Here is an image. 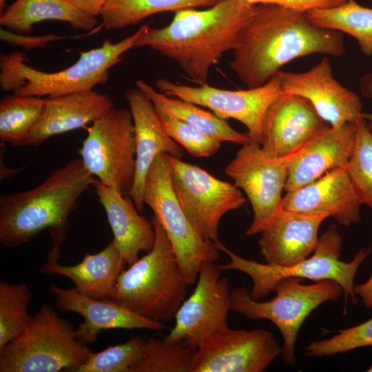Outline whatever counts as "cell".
Wrapping results in <instances>:
<instances>
[{
    "label": "cell",
    "instance_id": "14",
    "mask_svg": "<svg viewBox=\"0 0 372 372\" xmlns=\"http://www.w3.org/2000/svg\"><path fill=\"white\" fill-rule=\"evenodd\" d=\"M223 270L214 262L202 264L196 286L178 309L175 324L163 338L168 342L184 341L194 349L215 332L228 327L231 291Z\"/></svg>",
    "mask_w": 372,
    "mask_h": 372
},
{
    "label": "cell",
    "instance_id": "29",
    "mask_svg": "<svg viewBox=\"0 0 372 372\" xmlns=\"http://www.w3.org/2000/svg\"><path fill=\"white\" fill-rule=\"evenodd\" d=\"M221 0H107L101 17L102 26L116 30L139 23L145 18L165 11L208 8Z\"/></svg>",
    "mask_w": 372,
    "mask_h": 372
},
{
    "label": "cell",
    "instance_id": "42",
    "mask_svg": "<svg viewBox=\"0 0 372 372\" xmlns=\"http://www.w3.org/2000/svg\"><path fill=\"white\" fill-rule=\"evenodd\" d=\"M6 8V0H0V14H1L3 12Z\"/></svg>",
    "mask_w": 372,
    "mask_h": 372
},
{
    "label": "cell",
    "instance_id": "1",
    "mask_svg": "<svg viewBox=\"0 0 372 372\" xmlns=\"http://www.w3.org/2000/svg\"><path fill=\"white\" fill-rule=\"evenodd\" d=\"M229 66L247 88L262 85L296 59L344 53L342 33L314 25L306 12L272 4L255 5Z\"/></svg>",
    "mask_w": 372,
    "mask_h": 372
},
{
    "label": "cell",
    "instance_id": "19",
    "mask_svg": "<svg viewBox=\"0 0 372 372\" xmlns=\"http://www.w3.org/2000/svg\"><path fill=\"white\" fill-rule=\"evenodd\" d=\"M362 205L346 168L338 167L300 188L287 192L280 208L331 216L340 225L349 226L360 220Z\"/></svg>",
    "mask_w": 372,
    "mask_h": 372
},
{
    "label": "cell",
    "instance_id": "16",
    "mask_svg": "<svg viewBox=\"0 0 372 372\" xmlns=\"http://www.w3.org/2000/svg\"><path fill=\"white\" fill-rule=\"evenodd\" d=\"M276 76L282 93L298 95L307 100L330 126L339 127L362 117L360 99L334 78L327 56L307 71L280 70Z\"/></svg>",
    "mask_w": 372,
    "mask_h": 372
},
{
    "label": "cell",
    "instance_id": "17",
    "mask_svg": "<svg viewBox=\"0 0 372 372\" xmlns=\"http://www.w3.org/2000/svg\"><path fill=\"white\" fill-rule=\"evenodd\" d=\"M326 123L307 100L282 93L266 114L261 147L273 157L291 156L326 127Z\"/></svg>",
    "mask_w": 372,
    "mask_h": 372
},
{
    "label": "cell",
    "instance_id": "31",
    "mask_svg": "<svg viewBox=\"0 0 372 372\" xmlns=\"http://www.w3.org/2000/svg\"><path fill=\"white\" fill-rule=\"evenodd\" d=\"M196 350L184 341L148 338L132 372H191Z\"/></svg>",
    "mask_w": 372,
    "mask_h": 372
},
{
    "label": "cell",
    "instance_id": "6",
    "mask_svg": "<svg viewBox=\"0 0 372 372\" xmlns=\"http://www.w3.org/2000/svg\"><path fill=\"white\" fill-rule=\"evenodd\" d=\"M342 241L336 225L333 224L319 237L311 257L287 267L261 264L239 256L220 240L214 244L219 251L225 252L230 258L228 264L219 265L223 271H240L251 278L253 286L249 295L254 300H259L273 292L276 284L286 278H307L315 282L332 280L342 287L345 308L349 297L353 303L357 302L354 278L359 267L369 254L370 249H360L352 260L345 262L340 259Z\"/></svg>",
    "mask_w": 372,
    "mask_h": 372
},
{
    "label": "cell",
    "instance_id": "38",
    "mask_svg": "<svg viewBox=\"0 0 372 372\" xmlns=\"http://www.w3.org/2000/svg\"><path fill=\"white\" fill-rule=\"evenodd\" d=\"M257 4H272L307 12L311 10L338 6L347 0H245Z\"/></svg>",
    "mask_w": 372,
    "mask_h": 372
},
{
    "label": "cell",
    "instance_id": "33",
    "mask_svg": "<svg viewBox=\"0 0 372 372\" xmlns=\"http://www.w3.org/2000/svg\"><path fill=\"white\" fill-rule=\"evenodd\" d=\"M345 168L362 204L372 210V132L362 117L356 121L354 149Z\"/></svg>",
    "mask_w": 372,
    "mask_h": 372
},
{
    "label": "cell",
    "instance_id": "9",
    "mask_svg": "<svg viewBox=\"0 0 372 372\" xmlns=\"http://www.w3.org/2000/svg\"><path fill=\"white\" fill-rule=\"evenodd\" d=\"M143 203L165 230L189 283L196 282L203 263L219 258L215 244L194 229L181 208L172 185V169L167 154H159L145 179Z\"/></svg>",
    "mask_w": 372,
    "mask_h": 372
},
{
    "label": "cell",
    "instance_id": "11",
    "mask_svg": "<svg viewBox=\"0 0 372 372\" xmlns=\"http://www.w3.org/2000/svg\"><path fill=\"white\" fill-rule=\"evenodd\" d=\"M167 156L172 169L173 188L187 219L202 238L217 242L222 217L241 207L245 196L234 184L181 158Z\"/></svg>",
    "mask_w": 372,
    "mask_h": 372
},
{
    "label": "cell",
    "instance_id": "5",
    "mask_svg": "<svg viewBox=\"0 0 372 372\" xmlns=\"http://www.w3.org/2000/svg\"><path fill=\"white\" fill-rule=\"evenodd\" d=\"M141 31L142 26L116 43L106 39L101 46L81 52L74 63L58 72H45L28 65L22 52L1 54L0 87L5 92L42 98L94 90L107 81L110 68L134 48Z\"/></svg>",
    "mask_w": 372,
    "mask_h": 372
},
{
    "label": "cell",
    "instance_id": "10",
    "mask_svg": "<svg viewBox=\"0 0 372 372\" xmlns=\"http://www.w3.org/2000/svg\"><path fill=\"white\" fill-rule=\"evenodd\" d=\"M78 154L93 176L127 195L136 167L135 130L130 110L114 106L92 123Z\"/></svg>",
    "mask_w": 372,
    "mask_h": 372
},
{
    "label": "cell",
    "instance_id": "37",
    "mask_svg": "<svg viewBox=\"0 0 372 372\" xmlns=\"http://www.w3.org/2000/svg\"><path fill=\"white\" fill-rule=\"evenodd\" d=\"M66 38H70V37H63L52 34L32 36L16 33L5 28L0 29V39L2 41L11 46H19L26 50L45 48L50 42Z\"/></svg>",
    "mask_w": 372,
    "mask_h": 372
},
{
    "label": "cell",
    "instance_id": "7",
    "mask_svg": "<svg viewBox=\"0 0 372 372\" xmlns=\"http://www.w3.org/2000/svg\"><path fill=\"white\" fill-rule=\"evenodd\" d=\"M92 353L76 338L72 324L43 303L25 329L0 350V372H74Z\"/></svg>",
    "mask_w": 372,
    "mask_h": 372
},
{
    "label": "cell",
    "instance_id": "8",
    "mask_svg": "<svg viewBox=\"0 0 372 372\" xmlns=\"http://www.w3.org/2000/svg\"><path fill=\"white\" fill-rule=\"evenodd\" d=\"M302 280L296 277L282 279L274 288L276 296L266 302L252 299L244 287L231 291V311L250 320H268L278 327L283 338L282 360L289 366L297 362L295 344L304 320L320 304L343 293L342 287L332 280L312 285H303Z\"/></svg>",
    "mask_w": 372,
    "mask_h": 372
},
{
    "label": "cell",
    "instance_id": "21",
    "mask_svg": "<svg viewBox=\"0 0 372 372\" xmlns=\"http://www.w3.org/2000/svg\"><path fill=\"white\" fill-rule=\"evenodd\" d=\"M48 287L59 309L73 311L83 318V322L75 329V336L85 344L94 342L100 333L107 329L159 331L165 328L163 322L140 316L113 300L92 298L80 293L75 288L64 289L53 283Z\"/></svg>",
    "mask_w": 372,
    "mask_h": 372
},
{
    "label": "cell",
    "instance_id": "27",
    "mask_svg": "<svg viewBox=\"0 0 372 372\" xmlns=\"http://www.w3.org/2000/svg\"><path fill=\"white\" fill-rule=\"evenodd\" d=\"M136 86L149 98L157 110L185 122L221 143L230 142L242 145L250 142L247 133L236 131L226 120L198 105L169 96L143 80L136 81Z\"/></svg>",
    "mask_w": 372,
    "mask_h": 372
},
{
    "label": "cell",
    "instance_id": "26",
    "mask_svg": "<svg viewBox=\"0 0 372 372\" xmlns=\"http://www.w3.org/2000/svg\"><path fill=\"white\" fill-rule=\"evenodd\" d=\"M44 21H60L83 31H93L96 17L84 14L66 0H15L0 16V24L14 32L30 34L33 25Z\"/></svg>",
    "mask_w": 372,
    "mask_h": 372
},
{
    "label": "cell",
    "instance_id": "12",
    "mask_svg": "<svg viewBox=\"0 0 372 372\" xmlns=\"http://www.w3.org/2000/svg\"><path fill=\"white\" fill-rule=\"evenodd\" d=\"M156 85L169 96L207 107L220 118L242 123L247 129L250 143L260 145L266 114L282 94L276 74L262 85L245 90H223L208 83L189 86L165 79H157Z\"/></svg>",
    "mask_w": 372,
    "mask_h": 372
},
{
    "label": "cell",
    "instance_id": "25",
    "mask_svg": "<svg viewBox=\"0 0 372 372\" xmlns=\"http://www.w3.org/2000/svg\"><path fill=\"white\" fill-rule=\"evenodd\" d=\"M113 233L112 240L123 259L129 266L148 253L155 243L156 232L151 221L140 214L134 201L116 189L98 179L93 185Z\"/></svg>",
    "mask_w": 372,
    "mask_h": 372
},
{
    "label": "cell",
    "instance_id": "23",
    "mask_svg": "<svg viewBox=\"0 0 372 372\" xmlns=\"http://www.w3.org/2000/svg\"><path fill=\"white\" fill-rule=\"evenodd\" d=\"M112 107L108 95L94 90L46 97L42 114L24 145L38 146L52 136L83 127Z\"/></svg>",
    "mask_w": 372,
    "mask_h": 372
},
{
    "label": "cell",
    "instance_id": "35",
    "mask_svg": "<svg viewBox=\"0 0 372 372\" xmlns=\"http://www.w3.org/2000/svg\"><path fill=\"white\" fill-rule=\"evenodd\" d=\"M372 347V318L362 324L337 331L333 337L311 342L304 349L309 357L330 356Z\"/></svg>",
    "mask_w": 372,
    "mask_h": 372
},
{
    "label": "cell",
    "instance_id": "24",
    "mask_svg": "<svg viewBox=\"0 0 372 372\" xmlns=\"http://www.w3.org/2000/svg\"><path fill=\"white\" fill-rule=\"evenodd\" d=\"M59 257L60 247L52 245L46 262L38 271L67 277L80 293L96 299L111 298L117 278L127 265L113 240L98 253H86L81 262L74 265L59 264Z\"/></svg>",
    "mask_w": 372,
    "mask_h": 372
},
{
    "label": "cell",
    "instance_id": "40",
    "mask_svg": "<svg viewBox=\"0 0 372 372\" xmlns=\"http://www.w3.org/2000/svg\"><path fill=\"white\" fill-rule=\"evenodd\" d=\"M360 90L366 97H372V73L364 75L360 81ZM362 117L365 120L368 129L372 132V112H363Z\"/></svg>",
    "mask_w": 372,
    "mask_h": 372
},
{
    "label": "cell",
    "instance_id": "36",
    "mask_svg": "<svg viewBox=\"0 0 372 372\" xmlns=\"http://www.w3.org/2000/svg\"><path fill=\"white\" fill-rule=\"evenodd\" d=\"M169 136L194 157H209L220 149L221 142L185 122L157 110Z\"/></svg>",
    "mask_w": 372,
    "mask_h": 372
},
{
    "label": "cell",
    "instance_id": "28",
    "mask_svg": "<svg viewBox=\"0 0 372 372\" xmlns=\"http://www.w3.org/2000/svg\"><path fill=\"white\" fill-rule=\"evenodd\" d=\"M306 16L318 27L351 35L362 53L372 55V8L347 0L338 6L311 10Z\"/></svg>",
    "mask_w": 372,
    "mask_h": 372
},
{
    "label": "cell",
    "instance_id": "13",
    "mask_svg": "<svg viewBox=\"0 0 372 372\" xmlns=\"http://www.w3.org/2000/svg\"><path fill=\"white\" fill-rule=\"evenodd\" d=\"M224 172L251 205L254 218L245 234L261 233L280 208L289 174L287 158L271 156L260 145L249 142L238 149Z\"/></svg>",
    "mask_w": 372,
    "mask_h": 372
},
{
    "label": "cell",
    "instance_id": "4",
    "mask_svg": "<svg viewBox=\"0 0 372 372\" xmlns=\"http://www.w3.org/2000/svg\"><path fill=\"white\" fill-rule=\"evenodd\" d=\"M152 249L119 274L113 300L145 318L166 322L185 300L189 283L172 245L157 218Z\"/></svg>",
    "mask_w": 372,
    "mask_h": 372
},
{
    "label": "cell",
    "instance_id": "20",
    "mask_svg": "<svg viewBox=\"0 0 372 372\" xmlns=\"http://www.w3.org/2000/svg\"><path fill=\"white\" fill-rule=\"evenodd\" d=\"M356 121L339 127L327 125L298 152L287 157L289 174L285 191H293L333 169L345 167L354 149Z\"/></svg>",
    "mask_w": 372,
    "mask_h": 372
},
{
    "label": "cell",
    "instance_id": "34",
    "mask_svg": "<svg viewBox=\"0 0 372 372\" xmlns=\"http://www.w3.org/2000/svg\"><path fill=\"white\" fill-rule=\"evenodd\" d=\"M145 341L136 335L124 343L92 352L74 372H132L142 356Z\"/></svg>",
    "mask_w": 372,
    "mask_h": 372
},
{
    "label": "cell",
    "instance_id": "41",
    "mask_svg": "<svg viewBox=\"0 0 372 372\" xmlns=\"http://www.w3.org/2000/svg\"><path fill=\"white\" fill-rule=\"evenodd\" d=\"M354 291L365 307L372 309V274L364 283L355 285Z\"/></svg>",
    "mask_w": 372,
    "mask_h": 372
},
{
    "label": "cell",
    "instance_id": "3",
    "mask_svg": "<svg viewBox=\"0 0 372 372\" xmlns=\"http://www.w3.org/2000/svg\"><path fill=\"white\" fill-rule=\"evenodd\" d=\"M94 180L79 158L54 169L33 189L1 196L0 243L15 248L47 229L52 245L60 247L68 234L70 214Z\"/></svg>",
    "mask_w": 372,
    "mask_h": 372
},
{
    "label": "cell",
    "instance_id": "32",
    "mask_svg": "<svg viewBox=\"0 0 372 372\" xmlns=\"http://www.w3.org/2000/svg\"><path fill=\"white\" fill-rule=\"evenodd\" d=\"M32 296L25 283L0 282V350L29 324L32 316L27 309Z\"/></svg>",
    "mask_w": 372,
    "mask_h": 372
},
{
    "label": "cell",
    "instance_id": "18",
    "mask_svg": "<svg viewBox=\"0 0 372 372\" xmlns=\"http://www.w3.org/2000/svg\"><path fill=\"white\" fill-rule=\"evenodd\" d=\"M125 98L132 115L136 141L135 174L127 195L141 213L145 179L156 157L164 154L182 158L184 151L167 133L153 103L143 92L137 87L130 89Z\"/></svg>",
    "mask_w": 372,
    "mask_h": 372
},
{
    "label": "cell",
    "instance_id": "43",
    "mask_svg": "<svg viewBox=\"0 0 372 372\" xmlns=\"http://www.w3.org/2000/svg\"><path fill=\"white\" fill-rule=\"evenodd\" d=\"M366 371L372 372V364L369 366V368L366 370Z\"/></svg>",
    "mask_w": 372,
    "mask_h": 372
},
{
    "label": "cell",
    "instance_id": "30",
    "mask_svg": "<svg viewBox=\"0 0 372 372\" xmlns=\"http://www.w3.org/2000/svg\"><path fill=\"white\" fill-rule=\"evenodd\" d=\"M45 98L16 93L0 101V138L14 147L24 145L25 140L40 118Z\"/></svg>",
    "mask_w": 372,
    "mask_h": 372
},
{
    "label": "cell",
    "instance_id": "39",
    "mask_svg": "<svg viewBox=\"0 0 372 372\" xmlns=\"http://www.w3.org/2000/svg\"><path fill=\"white\" fill-rule=\"evenodd\" d=\"M66 1L84 14L94 17L101 15V11L107 1V0Z\"/></svg>",
    "mask_w": 372,
    "mask_h": 372
},
{
    "label": "cell",
    "instance_id": "15",
    "mask_svg": "<svg viewBox=\"0 0 372 372\" xmlns=\"http://www.w3.org/2000/svg\"><path fill=\"white\" fill-rule=\"evenodd\" d=\"M265 329L219 330L196 349L191 372H262L281 353Z\"/></svg>",
    "mask_w": 372,
    "mask_h": 372
},
{
    "label": "cell",
    "instance_id": "2",
    "mask_svg": "<svg viewBox=\"0 0 372 372\" xmlns=\"http://www.w3.org/2000/svg\"><path fill=\"white\" fill-rule=\"evenodd\" d=\"M255 5L221 0L204 10L184 9L161 28L142 25L134 47H148L176 62L193 82L207 84L211 68L236 48Z\"/></svg>",
    "mask_w": 372,
    "mask_h": 372
},
{
    "label": "cell",
    "instance_id": "22",
    "mask_svg": "<svg viewBox=\"0 0 372 372\" xmlns=\"http://www.w3.org/2000/svg\"><path fill=\"white\" fill-rule=\"evenodd\" d=\"M327 218L284 210L277 211L261 231L260 253L267 264L287 267L307 258L318 245V229Z\"/></svg>",
    "mask_w": 372,
    "mask_h": 372
}]
</instances>
